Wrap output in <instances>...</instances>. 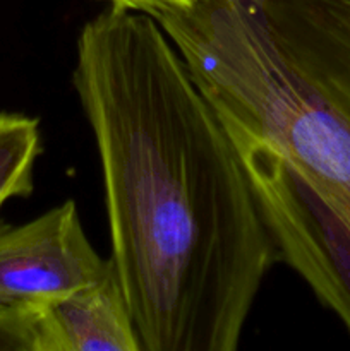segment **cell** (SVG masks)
I'll return each instance as SVG.
<instances>
[{
	"mask_svg": "<svg viewBox=\"0 0 350 351\" xmlns=\"http://www.w3.org/2000/svg\"><path fill=\"white\" fill-rule=\"evenodd\" d=\"M112 267L91 245L74 201L24 225L0 219V305H45L102 280Z\"/></svg>",
	"mask_w": 350,
	"mask_h": 351,
	"instance_id": "obj_3",
	"label": "cell"
},
{
	"mask_svg": "<svg viewBox=\"0 0 350 351\" xmlns=\"http://www.w3.org/2000/svg\"><path fill=\"white\" fill-rule=\"evenodd\" d=\"M154 19L226 132L283 158L350 235V0H194Z\"/></svg>",
	"mask_w": 350,
	"mask_h": 351,
	"instance_id": "obj_2",
	"label": "cell"
},
{
	"mask_svg": "<svg viewBox=\"0 0 350 351\" xmlns=\"http://www.w3.org/2000/svg\"><path fill=\"white\" fill-rule=\"evenodd\" d=\"M41 153L40 122L23 113L0 112V208L33 192L34 165Z\"/></svg>",
	"mask_w": 350,
	"mask_h": 351,
	"instance_id": "obj_5",
	"label": "cell"
},
{
	"mask_svg": "<svg viewBox=\"0 0 350 351\" xmlns=\"http://www.w3.org/2000/svg\"><path fill=\"white\" fill-rule=\"evenodd\" d=\"M72 82L143 351L237 350L278 254L225 125L143 12L88 21Z\"/></svg>",
	"mask_w": 350,
	"mask_h": 351,
	"instance_id": "obj_1",
	"label": "cell"
},
{
	"mask_svg": "<svg viewBox=\"0 0 350 351\" xmlns=\"http://www.w3.org/2000/svg\"><path fill=\"white\" fill-rule=\"evenodd\" d=\"M41 305H0V351H38Z\"/></svg>",
	"mask_w": 350,
	"mask_h": 351,
	"instance_id": "obj_6",
	"label": "cell"
},
{
	"mask_svg": "<svg viewBox=\"0 0 350 351\" xmlns=\"http://www.w3.org/2000/svg\"><path fill=\"white\" fill-rule=\"evenodd\" d=\"M106 2L113 9L132 10V12H143L151 17H158L163 12L185 9L194 3V0H106Z\"/></svg>",
	"mask_w": 350,
	"mask_h": 351,
	"instance_id": "obj_7",
	"label": "cell"
},
{
	"mask_svg": "<svg viewBox=\"0 0 350 351\" xmlns=\"http://www.w3.org/2000/svg\"><path fill=\"white\" fill-rule=\"evenodd\" d=\"M38 351H143L113 261L96 283L41 305Z\"/></svg>",
	"mask_w": 350,
	"mask_h": 351,
	"instance_id": "obj_4",
	"label": "cell"
}]
</instances>
